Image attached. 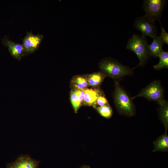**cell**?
<instances>
[{
  "label": "cell",
  "mask_w": 168,
  "mask_h": 168,
  "mask_svg": "<svg viewBox=\"0 0 168 168\" xmlns=\"http://www.w3.org/2000/svg\"><path fill=\"white\" fill-rule=\"evenodd\" d=\"M148 46L145 37L142 35L134 33L129 39L126 49L133 52L139 60L138 64L133 69L138 67L142 66L145 64L150 55Z\"/></svg>",
  "instance_id": "obj_1"
},
{
  "label": "cell",
  "mask_w": 168,
  "mask_h": 168,
  "mask_svg": "<svg viewBox=\"0 0 168 168\" xmlns=\"http://www.w3.org/2000/svg\"><path fill=\"white\" fill-rule=\"evenodd\" d=\"M99 67L106 76L113 78H119L133 73L132 69L110 58L102 59Z\"/></svg>",
  "instance_id": "obj_2"
},
{
  "label": "cell",
  "mask_w": 168,
  "mask_h": 168,
  "mask_svg": "<svg viewBox=\"0 0 168 168\" xmlns=\"http://www.w3.org/2000/svg\"><path fill=\"white\" fill-rule=\"evenodd\" d=\"M114 102L118 110L122 114L132 115L134 108L131 99L117 82H115Z\"/></svg>",
  "instance_id": "obj_3"
},
{
  "label": "cell",
  "mask_w": 168,
  "mask_h": 168,
  "mask_svg": "<svg viewBox=\"0 0 168 168\" xmlns=\"http://www.w3.org/2000/svg\"><path fill=\"white\" fill-rule=\"evenodd\" d=\"M166 3L165 0H145L143 7L145 16L151 21L160 20Z\"/></svg>",
  "instance_id": "obj_4"
},
{
  "label": "cell",
  "mask_w": 168,
  "mask_h": 168,
  "mask_svg": "<svg viewBox=\"0 0 168 168\" xmlns=\"http://www.w3.org/2000/svg\"><path fill=\"white\" fill-rule=\"evenodd\" d=\"M163 91L160 82L155 81L143 89L137 95L132 98L134 99L142 97L147 99L158 101L162 99Z\"/></svg>",
  "instance_id": "obj_5"
},
{
  "label": "cell",
  "mask_w": 168,
  "mask_h": 168,
  "mask_svg": "<svg viewBox=\"0 0 168 168\" xmlns=\"http://www.w3.org/2000/svg\"><path fill=\"white\" fill-rule=\"evenodd\" d=\"M134 27L141 31L142 36H147L153 39L157 36V31L154 21L150 20L144 15L137 18Z\"/></svg>",
  "instance_id": "obj_6"
},
{
  "label": "cell",
  "mask_w": 168,
  "mask_h": 168,
  "mask_svg": "<svg viewBox=\"0 0 168 168\" xmlns=\"http://www.w3.org/2000/svg\"><path fill=\"white\" fill-rule=\"evenodd\" d=\"M44 38L43 35L38 34L34 35L32 31L27 32L23 40L22 44L23 48V54L27 55L38 50Z\"/></svg>",
  "instance_id": "obj_7"
},
{
  "label": "cell",
  "mask_w": 168,
  "mask_h": 168,
  "mask_svg": "<svg viewBox=\"0 0 168 168\" xmlns=\"http://www.w3.org/2000/svg\"><path fill=\"white\" fill-rule=\"evenodd\" d=\"M40 162L28 155H22L14 162L7 163L6 168H38Z\"/></svg>",
  "instance_id": "obj_8"
},
{
  "label": "cell",
  "mask_w": 168,
  "mask_h": 168,
  "mask_svg": "<svg viewBox=\"0 0 168 168\" xmlns=\"http://www.w3.org/2000/svg\"><path fill=\"white\" fill-rule=\"evenodd\" d=\"M2 44L8 47L11 55L15 58L20 60L21 56L24 55L22 44L15 43L10 40L7 35L5 36L2 39Z\"/></svg>",
  "instance_id": "obj_9"
},
{
  "label": "cell",
  "mask_w": 168,
  "mask_h": 168,
  "mask_svg": "<svg viewBox=\"0 0 168 168\" xmlns=\"http://www.w3.org/2000/svg\"><path fill=\"white\" fill-rule=\"evenodd\" d=\"M84 94L83 104L86 105L92 106L95 108L96 100L101 93L100 91L94 88H86L84 89Z\"/></svg>",
  "instance_id": "obj_10"
},
{
  "label": "cell",
  "mask_w": 168,
  "mask_h": 168,
  "mask_svg": "<svg viewBox=\"0 0 168 168\" xmlns=\"http://www.w3.org/2000/svg\"><path fill=\"white\" fill-rule=\"evenodd\" d=\"M163 44L159 37L157 36L154 39L152 43L148 46L150 55L154 57H158L163 51Z\"/></svg>",
  "instance_id": "obj_11"
},
{
  "label": "cell",
  "mask_w": 168,
  "mask_h": 168,
  "mask_svg": "<svg viewBox=\"0 0 168 168\" xmlns=\"http://www.w3.org/2000/svg\"><path fill=\"white\" fill-rule=\"evenodd\" d=\"M71 84L72 89L84 90L89 86L87 77L84 76L77 75L71 79Z\"/></svg>",
  "instance_id": "obj_12"
},
{
  "label": "cell",
  "mask_w": 168,
  "mask_h": 168,
  "mask_svg": "<svg viewBox=\"0 0 168 168\" xmlns=\"http://www.w3.org/2000/svg\"><path fill=\"white\" fill-rule=\"evenodd\" d=\"M153 152L158 151H167L168 150V136L165 133L160 136L153 142Z\"/></svg>",
  "instance_id": "obj_13"
},
{
  "label": "cell",
  "mask_w": 168,
  "mask_h": 168,
  "mask_svg": "<svg viewBox=\"0 0 168 168\" xmlns=\"http://www.w3.org/2000/svg\"><path fill=\"white\" fill-rule=\"evenodd\" d=\"M157 102L160 106V118L167 130L168 125V102L163 99Z\"/></svg>",
  "instance_id": "obj_14"
},
{
  "label": "cell",
  "mask_w": 168,
  "mask_h": 168,
  "mask_svg": "<svg viewBox=\"0 0 168 168\" xmlns=\"http://www.w3.org/2000/svg\"><path fill=\"white\" fill-rule=\"evenodd\" d=\"M105 76L102 72H95L89 75L87 77L89 86L95 87L99 86Z\"/></svg>",
  "instance_id": "obj_15"
},
{
  "label": "cell",
  "mask_w": 168,
  "mask_h": 168,
  "mask_svg": "<svg viewBox=\"0 0 168 168\" xmlns=\"http://www.w3.org/2000/svg\"><path fill=\"white\" fill-rule=\"evenodd\" d=\"M160 60L158 63L153 66L156 70H160L168 68V52L163 51L158 57Z\"/></svg>",
  "instance_id": "obj_16"
},
{
  "label": "cell",
  "mask_w": 168,
  "mask_h": 168,
  "mask_svg": "<svg viewBox=\"0 0 168 168\" xmlns=\"http://www.w3.org/2000/svg\"><path fill=\"white\" fill-rule=\"evenodd\" d=\"M95 109L102 116L105 118L109 119L112 115V110L109 104L103 106L96 107Z\"/></svg>",
  "instance_id": "obj_17"
},
{
  "label": "cell",
  "mask_w": 168,
  "mask_h": 168,
  "mask_svg": "<svg viewBox=\"0 0 168 168\" xmlns=\"http://www.w3.org/2000/svg\"><path fill=\"white\" fill-rule=\"evenodd\" d=\"M70 99L74 112L75 113H77L79 109L82 105L79 100L74 89H72L71 91Z\"/></svg>",
  "instance_id": "obj_18"
},
{
  "label": "cell",
  "mask_w": 168,
  "mask_h": 168,
  "mask_svg": "<svg viewBox=\"0 0 168 168\" xmlns=\"http://www.w3.org/2000/svg\"><path fill=\"white\" fill-rule=\"evenodd\" d=\"M161 26V34L159 36L160 40L163 43L168 44V34L164 28L162 27L160 21Z\"/></svg>",
  "instance_id": "obj_19"
},
{
  "label": "cell",
  "mask_w": 168,
  "mask_h": 168,
  "mask_svg": "<svg viewBox=\"0 0 168 168\" xmlns=\"http://www.w3.org/2000/svg\"><path fill=\"white\" fill-rule=\"evenodd\" d=\"M108 104V101L106 98L101 93L96 100V106L97 105L99 106H101Z\"/></svg>",
  "instance_id": "obj_20"
},
{
  "label": "cell",
  "mask_w": 168,
  "mask_h": 168,
  "mask_svg": "<svg viewBox=\"0 0 168 168\" xmlns=\"http://www.w3.org/2000/svg\"><path fill=\"white\" fill-rule=\"evenodd\" d=\"M78 168H90V167L88 165H83Z\"/></svg>",
  "instance_id": "obj_21"
}]
</instances>
